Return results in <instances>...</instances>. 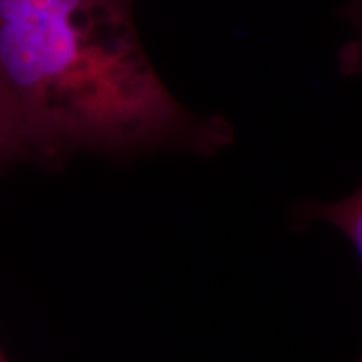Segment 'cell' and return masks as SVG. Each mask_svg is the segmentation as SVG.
<instances>
[{"mask_svg": "<svg viewBox=\"0 0 362 362\" xmlns=\"http://www.w3.org/2000/svg\"><path fill=\"white\" fill-rule=\"evenodd\" d=\"M0 84L30 160L155 149L210 156L233 141L228 121L192 112L163 83L133 0H0Z\"/></svg>", "mask_w": 362, "mask_h": 362, "instance_id": "1", "label": "cell"}, {"mask_svg": "<svg viewBox=\"0 0 362 362\" xmlns=\"http://www.w3.org/2000/svg\"><path fill=\"white\" fill-rule=\"evenodd\" d=\"M307 218L325 221L349 238L362 260V187L349 197L332 203H317L307 208ZM362 362V356L359 361Z\"/></svg>", "mask_w": 362, "mask_h": 362, "instance_id": "2", "label": "cell"}, {"mask_svg": "<svg viewBox=\"0 0 362 362\" xmlns=\"http://www.w3.org/2000/svg\"><path fill=\"white\" fill-rule=\"evenodd\" d=\"M30 160V151L8 98L0 84V166Z\"/></svg>", "mask_w": 362, "mask_h": 362, "instance_id": "3", "label": "cell"}, {"mask_svg": "<svg viewBox=\"0 0 362 362\" xmlns=\"http://www.w3.org/2000/svg\"><path fill=\"white\" fill-rule=\"evenodd\" d=\"M347 16L354 25L356 35L344 47L341 54V66L344 72L361 74L362 72V0H354L347 8Z\"/></svg>", "mask_w": 362, "mask_h": 362, "instance_id": "4", "label": "cell"}, {"mask_svg": "<svg viewBox=\"0 0 362 362\" xmlns=\"http://www.w3.org/2000/svg\"><path fill=\"white\" fill-rule=\"evenodd\" d=\"M0 362H2V361H0Z\"/></svg>", "mask_w": 362, "mask_h": 362, "instance_id": "5", "label": "cell"}]
</instances>
